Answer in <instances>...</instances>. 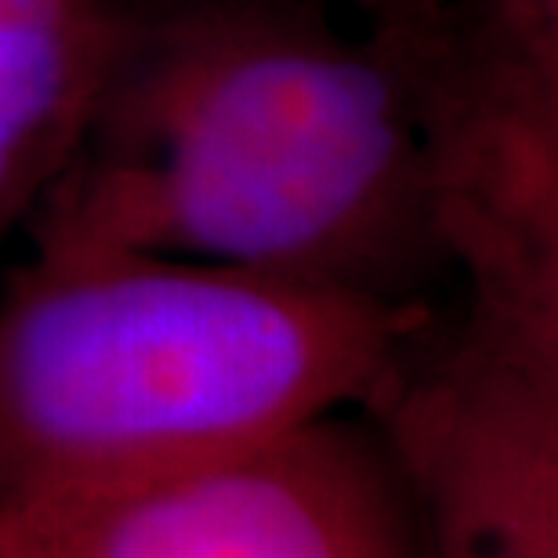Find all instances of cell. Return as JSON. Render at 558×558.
<instances>
[{
    "label": "cell",
    "mask_w": 558,
    "mask_h": 558,
    "mask_svg": "<svg viewBox=\"0 0 558 558\" xmlns=\"http://www.w3.org/2000/svg\"><path fill=\"white\" fill-rule=\"evenodd\" d=\"M442 15L344 33L305 4L128 19L33 251H138L407 298L435 236Z\"/></svg>",
    "instance_id": "1"
},
{
    "label": "cell",
    "mask_w": 558,
    "mask_h": 558,
    "mask_svg": "<svg viewBox=\"0 0 558 558\" xmlns=\"http://www.w3.org/2000/svg\"><path fill=\"white\" fill-rule=\"evenodd\" d=\"M414 298L138 251H33L0 287V508L371 407Z\"/></svg>",
    "instance_id": "2"
},
{
    "label": "cell",
    "mask_w": 558,
    "mask_h": 558,
    "mask_svg": "<svg viewBox=\"0 0 558 558\" xmlns=\"http://www.w3.org/2000/svg\"><path fill=\"white\" fill-rule=\"evenodd\" d=\"M0 558H407L388 475L338 417L0 508Z\"/></svg>",
    "instance_id": "3"
},
{
    "label": "cell",
    "mask_w": 558,
    "mask_h": 558,
    "mask_svg": "<svg viewBox=\"0 0 558 558\" xmlns=\"http://www.w3.org/2000/svg\"><path fill=\"white\" fill-rule=\"evenodd\" d=\"M371 407L428 558H558V305L472 298L461 338L417 344Z\"/></svg>",
    "instance_id": "4"
},
{
    "label": "cell",
    "mask_w": 558,
    "mask_h": 558,
    "mask_svg": "<svg viewBox=\"0 0 558 558\" xmlns=\"http://www.w3.org/2000/svg\"><path fill=\"white\" fill-rule=\"evenodd\" d=\"M128 19L113 0H0V243L70 163Z\"/></svg>",
    "instance_id": "5"
},
{
    "label": "cell",
    "mask_w": 558,
    "mask_h": 558,
    "mask_svg": "<svg viewBox=\"0 0 558 558\" xmlns=\"http://www.w3.org/2000/svg\"><path fill=\"white\" fill-rule=\"evenodd\" d=\"M483 26L515 48L558 59V0H483Z\"/></svg>",
    "instance_id": "6"
},
{
    "label": "cell",
    "mask_w": 558,
    "mask_h": 558,
    "mask_svg": "<svg viewBox=\"0 0 558 558\" xmlns=\"http://www.w3.org/2000/svg\"><path fill=\"white\" fill-rule=\"evenodd\" d=\"M374 22H421L439 15V0H341Z\"/></svg>",
    "instance_id": "7"
}]
</instances>
